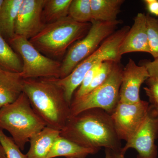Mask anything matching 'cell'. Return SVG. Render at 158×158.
Segmentation results:
<instances>
[{
	"mask_svg": "<svg viewBox=\"0 0 158 158\" xmlns=\"http://www.w3.org/2000/svg\"><path fill=\"white\" fill-rule=\"evenodd\" d=\"M60 135L76 144L98 151L102 148L120 152L117 136L110 114L99 109H90L69 118Z\"/></svg>",
	"mask_w": 158,
	"mask_h": 158,
	"instance_id": "obj_1",
	"label": "cell"
},
{
	"mask_svg": "<svg viewBox=\"0 0 158 158\" xmlns=\"http://www.w3.org/2000/svg\"><path fill=\"white\" fill-rule=\"evenodd\" d=\"M23 92L47 127L61 131L70 116V105L55 78L24 79Z\"/></svg>",
	"mask_w": 158,
	"mask_h": 158,
	"instance_id": "obj_2",
	"label": "cell"
},
{
	"mask_svg": "<svg viewBox=\"0 0 158 158\" xmlns=\"http://www.w3.org/2000/svg\"><path fill=\"white\" fill-rule=\"evenodd\" d=\"M90 27L91 23L77 22L68 16L46 24L29 40L41 53L56 60L64 57L72 45L85 37Z\"/></svg>",
	"mask_w": 158,
	"mask_h": 158,
	"instance_id": "obj_3",
	"label": "cell"
},
{
	"mask_svg": "<svg viewBox=\"0 0 158 158\" xmlns=\"http://www.w3.org/2000/svg\"><path fill=\"white\" fill-rule=\"evenodd\" d=\"M46 127L24 92L13 102L0 108V129L7 131L21 151L31 138Z\"/></svg>",
	"mask_w": 158,
	"mask_h": 158,
	"instance_id": "obj_4",
	"label": "cell"
},
{
	"mask_svg": "<svg viewBox=\"0 0 158 158\" xmlns=\"http://www.w3.org/2000/svg\"><path fill=\"white\" fill-rule=\"evenodd\" d=\"M130 27L125 26L116 30L105 40L93 54L77 65L68 76L62 78H55L64 90L65 98L69 104L75 91L81 84L86 73L94 65L107 60L120 62L122 57L118 53L119 47Z\"/></svg>",
	"mask_w": 158,
	"mask_h": 158,
	"instance_id": "obj_5",
	"label": "cell"
},
{
	"mask_svg": "<svg viewBox=\"0 0 158 158\" xmlns=\"http://www.w3.org/2000/svg\"><path fill=\"white\" fill-rule=\"evenodd\" d=\"M122 65L116 62L107 79L101 85L76 100L72 101L70 116L90 109H101L111 115L119 101Z\"/></svg>",
	"mask_w": 158,
	"mask_h": 158,
	"instance_id": "obj_6",
	"label": "cell"
},
{
	"mask_svg": "<svg viewBox=\"0 0 158 158\" xmlns=\"http://www.w3.org/2000/svg\"><path fill=\"white\" fill-rule=\"evenodd\" d=\"M122 23V21L118 19L110 22L93 20L87 34L70 47L61 62L60 78L68 76L77 65L93 54Z\"/></svg>",
	"mask_w": 158,
	"mask_h": 158,
	"instance_id": "obj_7",
	"label": "cell"
},
{
	"mask_svg": "<svg viewBox=\"0 0 158 158\" xmlns=\"http://www.w3.org/2000/svg\"><path fill=\"white\" fill-rule=\"evenodd\" d=\"M9 42L22 61L23 79L60 78L61 62L46 56L25 37L15 35Z\"/></svg>",
	"mask_w": 158,
	"mask_h": 158,
	"instance_id": "obj_8",
	"label": "cell"
},
{
	"mask_svg": "<svg viewBox=\"0 0 158 158\" xmlns=\"http://www.w3.org/2000/svg\"><path fill=\"white\" fill-rule=\"evenodd\" d=\"M158 137V114L150 105L147 116L137 131L126 141L120 152L124 155L129 148L138 153L137 158H156L157 150L155 142Z\"/></svg>",
	"mask_w": 158,
	"mask_h": 158,
	"instance_id": "obj_9",
	"label": "cell"
},
{
	"mask_svg": "<svg viewBox=\"0 0 158 158\" xmlns=\"http://www.w3.org/2000/svg\"><path fill=\"white\" fill-rule=\"evenodd\" d=\"M148 102L135 103L119 101L111 115L114 128L120 140L127 141L137 131L148 113Z\"/></svg>",
	"mask_w": 158,
	"mask_h": 158,
	"instance_id": "obj_10",
	"label": "cell"
},
{
	"mask_svg": "<svg viewBox=\"0 0 158 158\" xmlns=\"http://www.w3.org/2000/svg\"><path fill=\"white\" fill-rule=\"evenodd\" d=\"M46 0H23L18 13L15 34L30 40L44 27L42 11Z\"/></svg>",
	"mask_w": 158,
	"mask_h": 158,
	"instance_id": "obj_11",
	"label": "cell"
},
{
	"mask_svg": "<svg viewBox=\"0 0 158 158\" xmlns=\"http://www.w3.org/2000/svg\"><path fill=\"white\" fill-rule=\"evenodd\" d=\"M149 77L148 71L144 65H137L133 59H129L123 70L119 101L128 103L140 102V88Z\"/></svg>",
	"mask_w": 158,
	"mask_h": 158,
	"instance_id": "obj_12",
	"label": "cell"
},
{
	"mask_svg": "<svg viewBox=\"0 0 158 158\" xmlns=\"http://www.w3.org/2000/svg\"><path fill=\"white\" fill-rule=\"evenodd\" d=\"M142 52L150 54L148 38L146 15L138 13L134 23L127 32L119 47L120 56L129 53Z\"/></svg>",
	"mask_w": 158,
	"mask_h": 158,
	"instance_id": "obj_13",
	"label": "cell"
},
{
	"mask_svg": "<svg viewBox=\"0 0 158 158\" xmlns=\"http://www.w3.org/2000/svg\"><path fill=\"white\" fill-rule=\"evenodd\" d=\"M21 73L0 66V108L15 101L23 92Z\"/></svg>",
	"mask_w": 158,
	"mask_h": 158,
	"instance_id": "obj_14",
	"label": "cell"
},
{
	"mask_svg": "<svg viewBox=\"0 0 158 158\" xmlns=\"http://www.w3.org/2000/svg\"><path fill=\"white\" fill-rule=\"evenodd\" d=\"M60 131L45 127L30 139V147L26 154L27 158H48L54 141Z\"/></svg>",
	"mask_w": 158,
	"mask_h": 158,
	"instance_id": "obj_15",
	"label": "cell"
},
{
	"mask_svg": "<svg viewBox=\"0 0 158 158\" xmlns=\"http://www.w3.org/2000/svg\"><path fill=\"white\" fill-rule=\"evenodd\" d=\"M98 152L76 144L61 135L54 141L48 158L65 157L66 158H86L89 155Z\"/></svg>",
	"mask_w": 158,
	"mask_h": 158,
	"instance_id": "obj_16",
	"label": "cell"
},
{
	"mask_svg": "<svg viewBox=\"0 0 158 158\" xmlns=\"http://www.w3.org/2000/svg\"><path fill=\"white\" fill-rule=\"evenodd\" d=\"M23 0H4L0 11V34L10 40L15 36V25Z\"/></svg>",
	"mask_w": 158,
	"mask_h": 158,
	"instance_id": "obj_17",
	"label": "cell"
},
{
	"mask_svg": "<svg viewBox=\"0 0 158 158\" xmlns=\"http://www.w3.org/2000/svg\"><path fill=\"white\" fill-rule=\"evenodd\" d=\"M124 2L123 0H90L93 20L104 22L116 21Z\"/></svg>",
	"mask_w": 158,
	"mask_h": 158,
	"instance_id": "obj_18",
	"label": "cell"
},
{
	"mask_svg": "<svg viewBox=\"0 0 158 158\" xmlns=\"http://www.w3.org/2000/svg\"><path fill=\"white\" fill-rule=\"evenodd\" d=\"M72 0H46L42 11L45 24L51 23L67 17Z\"/></svg>",
	"mask_w": 158,
	"mask_h": 158,
	"instance_id": "obj_19",
	"label": "cell"
},
{
	"mask_svg": "<svg viewBox=\"0 0 158 158\" xmlns=\"http://www.w3.org/2000/svg\"><path fill=\"white\" fill-rule=\"evenodd\" d=\"M0 66L15 72L22 71L23 63L17 53L0 34Z\"/></svg>",
	"mask_w": 158,
	"mask_h": 158,
	"instance_id": "obj_20",
	"label": "cell"
},
{
	"mask_svg": "<svg viewBox=\"0 0 158 158\" xmlns=\"http://www.w3.org/2000/svg\"><path fill=\"white\" fill-rule=\"evenodd\" d=\"M68 16L77 22L91 23L93 19L90 0H72Z\"/></svg>",
	"mask_w": 158,
	"mask_h": 158,
	"instance_id": "obj_21",
	"label": "cell"
},
{
	"mask_svg": "<svg viewBox=\"0 0 158 158\" xmlns=\"http://www.w3.org/2000/svg\"><path fill=\"white\" fill-rule=\"evenodd\" d=\"M146 16L150 54L156 59L158 58V19L149 13Z\"/></svg>",
	"mask_w": 158,
	"mask_h": 158,
	"instance_id": "obj_22",
	"label": "cell"
},
{
	"mask_svg": "<svg viewBox=\"0 0 158 158\" xmlns=\"http://www.w3.org/2000/svg\"><path fill=\"white\" fill-rule=\"evenodd\" d=\"M0 142L5 151L7 158H27L23 154L11 137L6 135L3 130L0 129Z\"/></svg>",
	"mask_w": 158,
	"mask_h": 158,
	"instance_id": "obj_23",
	"label": "cell"
},
{
	"mask_svg": "<svg viewBox=\"0 0 158 158\" xmlns=\"http://www.w3.org/2000/svg\"><path fill=\"white\" fill-rule=\"evenodd\" d=\"M116 62L111 60H107L102 63L99 69L88 88L86 94L98 87L106 81L113 70V66Z\"/></svg>",
	"mask_w": 158,
	"mask_h": 158,
	"instance_id": "obj_24",
	"label": "cell"
},
{
	"mask_svg": "<svg viewBox=\"0 0 158 158\" xmlns=\"http://www.w3.org/2000/svg\"><path fill=\"white\" fill-rule=\"evenodd\" d=\"M147 87L144 88L152 105L158 102V79L151 77L146 81Z\"/></svg>",
	"mask_w": 158,
	"mask_h": 158,
	"instance_id": "obj_25",
	"label": "cell"
},
{
	"mask_svg": "<svg viewBox=\"0 0 158 158\" xmlns=\"http://www.w3.org/2000/svg\"><path fill=\"white\" fill-rule=\"evenodd\" d=\"M142 64L148 71L149 77L158 79V58L152 61L149 60L144 61Z\"/></svg>",
	"mask_w": 158,
	"mask_h": 158,
	"instance_id": "obj_26",
	"label": "cell"
},
{
	"mask_svg": "<svg viewBox=\"0 0 158 158\" xmlns=\"http://www.w3.org/2000/svg\"><path fill=\"white\" fill-rule=\"evenodd\" d=\"M144 2L149 14L158 16V0H145Z\"/></svg>",
	"mask_w": 158,
	"mask_h": 158,
	"instance_id": "obj_27",
	"label": "cell"
},
{
	"mask_svg": "<svg viewBox=\"0 0 158 158\" xmlns=\"http://www.w3.org/2000/svg\"><path fill=\"white\" fill-rule=\"evenodd\" d=\"M112 158H125L124 155L120 152H112Z\"/></svg>",
	"mask_w": 158,
	"mask_h": 158,
	"instance_id": "obj_28",
	"label": "cell"
},
{
	"mask_svg": "<svg viewBox=\"0 0 158 158\" xmlns=\"http://www.w3.org/2000/svg\"><path fill=\"white\" fill-rule=\"evenodd\" d=\"M0 158H7L1 142H0Z\"/></svg>",
	"mask_w": 158,
	"mask_h": 158,
	"instance_id": "obj_29",
	"label": "cell"
},
{
	"mask_svg": "<svg viewBox=\"0 0 158 158\" xmlns=\"http://www.w3.org/2000/svg\"><path fill=\"white\" fill-rule=\"evenodd\" d=\"M106 157L105 158H112V151L110 149H106Z\"/></svg>",
	"mask_w": 158,
	"mask_h": 158,
	"instance_id": "obj_30",
	"label": "cell"
},
{
	"mask_svg": "<svg viewBox=\"0 0 158 158\" xmlns=\"http://www.w3.org/2000/svg\"><path fill=\"white\" fill-rule=\"evenodd\" d=\"M152 105V106H153L154 107L156 111V112H157L158 114V102L157 103L154 104Z\"/></svg>",
	"mask_w": 158,
	"mask_h": 158,
	"instance_id": "obj_31",
	"label": "cell"
},
{
	"mask_svg": "<svg viewBox=\"0 0 158 158\" xmlns=\"http://www.w3.org/2000/svg\"><path fill=\"white\" fill-rule=\"evenodd\" d=\"M4 2V0H0V11H1V9H2V7Z\"/></svg>",
	"mask_w": 158,
	"mask_h": 158,
	"instance_id": "obj_32",
	"label": "cell"
}]
</instances>
